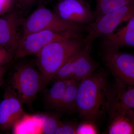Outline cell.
<instances>
[{
	"instance_id": "obj_1",
	"label": "cell",
	"mask_w": 134,
	"mask_h": 134,
	"mask_svg": "<svg viewBox=\"0 0 134 134\" xmlns=\"http://www.w3.org/2000/svg\"><path fill=\"white\" fill-rule=\"evenodd\" d=\"M110 87L105 72H93L79 84L76 102V110L80 117L92 121L107 110Z\"/></svg>"
},
{
	"instance_id": "obj_2",
	"label": "cell",
	"mask_w": 134,
	"mask_h": 134,
	"mask_svg": "<svg viewBox=\"0 0 134 134\" xmlns=\"http://www.w3.org/2000/svg\"><path fill=\"white\" fill-rule=\"evenodd\" d=\"M84 38L54 41L36 54L43 82L48 83L69 59L84 46Z\"/></svg>"
},
{
	"instance_id": "obj_3",
	"label": "cell",
	"mask_w": 134,
	"mask_h": 134,
	"mask_svg": "<svg viewBox=\"0 0 134 134\" xmlns=\"http://www.w3.org/2000/svg\"><path fill=\"white\" fill-rule=\"evenodd\" d=\"M88 29V26L67 21L61 18L54 11L41 6L25 21L22 37L46 30L82 33L84 32H87Z\"/></svg>"
},
{
	"instance_id": "obj_4",
	"label": "cell",
	"mask_w": 134,
	"mask_h": 134,
	"mask_svg": "<svg viewBox=\"0 0 134 134\" xmlns=\"http://www.w3.org/2000/svg\"><path fill=\"white\" fill-rule=\"evenodd\" d=\"M84 37L82 33L75 32L41 31L21 37L15 53V58L20 59L36 54L46 46L54 41Z\"/></svg>"
},
{
	"instance_id": "obj_5",
	"label": "cell",
	"mask_w": 134,
	"mask_h": 134,
	"mask_svg": "<svg viewBox=\"0 0 134 134\" xmlns=\"http://www.w3.org/2000/svg\"><path fill=\"white\" fill-rule=\"evenodd\" d=\"M43 79L40 73L28 64L18 66L11 79L12 92L23 103H29L41 89Z\"/></svg>"
},
{
	"instance_id": "obj_6",
	"label": "cell",
	"mask_w": 134,
	"mask_h": 134,
	"mask_svg": "<svg viewBox=\"0 0 134 134\" xmlns=\"http://www.w3.org/2000/svg\"><path fill=\"white\" fill-rule=\"evenodd\" d=\"M91 44H86L65 63L53 79L81 82L95 72L97 65L91 55Z\"/></svg>"
},
{
	"instance_id": "obj_7",
	"label": "cell",
	"mask_w": 134,
	"mask_h": 134,
	"mask_svg": "<svg viewBox=\"0 0 134 134\" xmlns=\"http://www.w3.org/2000/svg\"><path fill=\"white\" fill-rule=\"evenodd\" d=\"M134 14V0L114 11L104 15L88 25L87 34L84 37L86 44H92L100 37L111 34L120 24L126 21Z\"/></svg>"
},
{
	"instance_id": "obj_8",
	"label": "cell",
	"mask_w": 134,
	"mask_h": 134,
	"mask_svg": "<svg viewBox=\"0 0 134 134\" xmlns=\"http://www.w3.org/2000/svg\"><path fill=\"white\" fill-rule=\"evenodd\" d=\"M54 12L67 21L88 26L95 21L94 12L84 0H57Z\"/></svg>"
},
{
	"instance_id": "obj_9",
	"label": "cell",
	"mask_w": 134,
	"mask_h": 134,
	"mask_svg": "<svg viewBox=\"0 0 134 134\" xmlns=\"http://www.w3.org/2000/svg\"><path fill=\"white\" fill-rule=\"evenodd\" d=\"M103 61L115 78L134 86V54L118 50L104 51Z\"/></svg>"
},
{
	"instance_id": "obj_10",
	"label": "cell",
	"mask_w": 134,
	"mask_h": 134,
	"mask_svg": "<svg viewBox=\"0 0 134 134\" xmlns=\"http://www.w3.org/2000/svg\"><path fill=\"white\" fill-rule=\"evenodd\" d=\"M108 91L107 110L110 118L125 115L126 110L134 109V86L127 85L117 78Z\"/></svg>"
},
{
	"instance_id": "obj_11",
	"label": "cell",
	"mask_w": 134,
	"mask_h": 134,
	"mask_svg": "<svg viewBox=\"0 0 134 134\" xmlns=\"http://www.w3.org/2000/svg\"><path fill=\"white\" fill-rule=\"evenodd\" d=\"M23 104L12 92L5 93L0 103V128L2 130L12 129L23 116Z\"/></svg>"
},
{
	"instance_id": "obj_12",
	"label": "cell",
	"mask_w": 134,
	"mask_h": 134,
	"mask_svg": "<svg viewBox=\"0 0 134 134\" xmlns=\"http://www.w3.org/2000/svg\"><path fill=\"white\" fill-rule=\"evenodd\" d=\"M19 16L10 12L0 17V45L16 53L21 37L18 32Z\"/></svg>"
},
{
	"instance_id": "obj_13",
	"label": "cell",
	"mask_w": 134,
	"mask_h": 134,
	"mask_svg": "<svg viewBox=\"0 0 134 134\" xmlns=\"http://www.w3.org/2000/svg\"><path fill=\"white\" fill-rule=\"evenodd\" d=\"M126 25L115 33L104 36L103 51L118 50L125 47H134V14Z\"/></svg>"
},
{
	"instance_id": "obj_14",
	"label": "cell",
	"mask_w": 134,
	"mask_h": 134,
	"mask_svg": "<svg viewBox=\"0 0 134 134\" xmlns=\"http://www.w3.org/2000/svg\"><path fill=\"white\" fill-rule=\"evenodd\" d=\"M42 114H24L12 129L14 134L42 133Z\"/></svg>"
},
{
	"instance_id": "obj_15",
	"label": "cell",
	"mask_w": 134,
	"mask_h": 134,
	"mask_svg": "<svg viewBox=\"0 0 134 134\" xmlns=\"http://www.w3.org/2000/svg\"><path fill=\"white\" fill-rule=\"evenodd\" d=\"M67 86L60 103L59 110L68 112L76 110V102L78 86L80 82L74 79L66 80Z\"/></svg>"
},
{
	"instance_id": "obj_16",
	"label": "cell",
	"mask_w": 134,
	"mask_h": 134,
	"mask_svg": "<svg viewBox=\"0 0 134 134\" xmlns=\"http://www.w3.org/2000/svg\"><path fill=\"white\" fill-rule=\"evenodd\" d=\"M111 119V121L108 128V133L134 134V125L126 115H116Z\"/></svg>"
},
{
	"instance_id": "obj_17",
	"label": "cell",
	"mask_w": 134,
	"mask_h": 134,
	"mask_svg": "<svg viewBox=\"0 0 134 134\" xmlns=\"http://www.w3.org/2000/svg\"><path fill=\"white\" fill-rule=\"evenodd\" d=\"M132 0H104L97 2L94 12L95 21L110 12L121 8Z\"/></svg>"
},
{
	"instance_id": "obj_18",
	"label": "cell",
	"mask_w": 134,
	"mask_h": 134,
	"mask_svg": "<svg viewBox=\"0 0 134 134\" xmlns=\"http://www.w3.org/2000/svg\"><path fill=\"white\" fill-rule=\"evenodd\" d=\"M67 86V81L56 80L48 91L47 101L53 107L59 110L60 103Z\"/></svg>"
},
{
	"instance_id": "obj_19",
	"label": "cell",
	"mask_w": 134,
	"mask_h": 134,
	"mask_svg": "<svg viewBox=\"0 0 134 134\" xmlns=\"http://www.w3.org/2000/svg\"><path fill=\"white\" fill-rule=\"evenodd\" d=\"M42 133L54 134L59 121L52 116L42 114Z\"/></svg>"
},
{
	"instance_id": "obj_20",
	"label": "cell",
	"mask_w": 134,
	"mask_h": 134,
	"mask_svg": "<svg viewBox=\"0 0 134 134\" xmlns=\"http://www.w3.org/2000/svg\"><path fill=\"white\" fill-rule=\"evenodd\" d=\"M98 132L95 125L89 121L83 122L76 128V134H95Z\"/></svg>"
},
{
	"instance_id": "obj_21",
	"label": "cell",
	"mask_w": 134,
	"mask_h": 134,
	"mask_svg": "<svg viewBox=\"0 0 134 134\" xmlns=\"http://www.w3.org/2000/svg\"><path fill=\"white\" fill-rule=\"evenodd\" d=\"M76 127L72 124H66L59 122L54 134H76Z\"/></svg>"
},
{
	"instance_id": "obj_22",
	"label": "cell",
	"mask_w": 134,
	"mask_h": 134,
	"mask_svg": "<svg viewBox=\"0 0 134 134\" xmlns=\"http://www.w3.org/2000/svg\"><path fill=\"white\" fill-rule=\"evenodd\" d=\"M12 53L8 48L0 45V67L9 62L12 58Z\"/></svg>"
},
{
	"instance_id": "obj_23",
	"label": "cell",
	"mask_w": 134,
	"mask_h": 134,
	"mask_svg": "<svg viewBox=\"0 0 134 134\" xmlns=\"http://www.w3.org/2000/svg\"><path fill=\"white\" fill-rule=\"evenodd\" d=\"M14 1V0H0V16L8 12Z\"/></svg>"
},
{
	"instance_id": "obj_24",
	"label": "cell",
	"mask_w": 134,
	"mask_h": 134,
	"mask_svg": "<svg viewBox=\"0 0 134 134\" xmlns=\"http://www.w3.org/2000/svg\"><path fill=\"white\" fill-rule=\"evenodd\" d=\"M125 115L134 125V109H129L126 110Z\"/></svg>"
},
{
	"instance_id": "obj_25",
	"label": "cell",
	"mask_w": 134,
	"mask_h": 134,
	"mask_svg": "<svg viewBox=\"0 0 134 134\" xmlns=\"http://www.w3.org/2000/svg\"><path fill=\"white\" fill-rule=\"evenodd\" d=\"M39 1V0H22L21 5L23 7H29Z\"/></svg>"
},
{
	"instance_id": "obj_26",
	"label": "cell",
	"mask_w": 134,
	"mask_h": 134,
	"mask_svg": "<svg viewBox=\"0 0 134 134\" xmlns=\"http://www.w3.org/2000/svg\"><path fill=\"white\" fill-rule=\"evenodd\" d=\"M17 1L21 5V4L22 0H17Z\"/></svg>"
},
{
	"instance_id": "obj_27",
	"label": "cell",
	"mask_w": 134,
	"mask_h": 134,
	"mask_svg": "<svg viewBox=\"0 0 134 134\" xmlns=\"http://www.w3.org/2000/svg\"><path fill=\"white\" fill-rule=\"evenodd\" d=\"M104 1V0H96V1L97 2H99L101 1Z\"/></svg>"
},
{
	"instance_id": "obj_28",
	"label": "cell",
	"mask_w": 134,
	"mask_h": 134,
	"mask_svg": "<svg viewBox=\"0 0 134 134\" xmlns=\"http://www.w3.org/2000/svg\"><path fill=\"white\" fill-rule=\"evenodd\" d=\"M1 76H0V84L1 83Z\"/></svg>"
},
{
	"instance_id": "obj_29",
	"label": "cell",
	"mask_w": 134,
	"mask_h": 134,
	"mask_svg": "<svg viewBox=\"0 0 134 134\" xmlns=\"http://www.w3.org/2000/svg\"><path fill=\"white\" fill-rule=\"evenodd\" d=\"M48 1H51V0H48Z\"/></svg>"
}]
</instances>
